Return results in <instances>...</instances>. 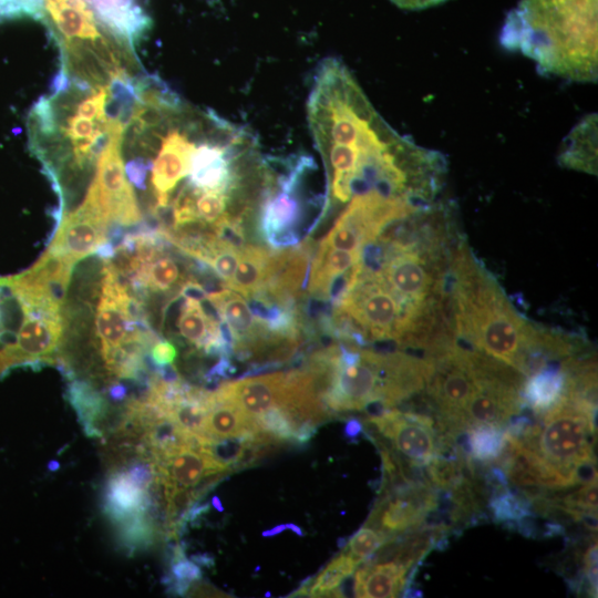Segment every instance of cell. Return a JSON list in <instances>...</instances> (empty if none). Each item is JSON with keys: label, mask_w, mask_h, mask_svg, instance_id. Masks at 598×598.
Here are the masks:
<instances>
[{"label": "cell", "mask_w": 598, "mask_h": 598, "mask_svg": "<svg viewBox=\"0 0 598 598\" xmlns=\"http://www.w3.org/2000/svg\"><path fill=\"white\" fill-rule=\"evenodd\" d=\"M309 130L327 168V196L346 204L350 187L429 176L444 164L441 153L395 132L377 112L355 78L337 58L318 66L307 103Z\"/></svg>", "instance_id": "obj_1"}, {"label": "cell", "mask_w": 598, "mask_h": 598, "mask_svg": "<svg viewBox=\"0 0 598 598\" xmlns=\"http://www.w3.org/2000/svg\"><path fill=\"white\" fill-rule=\"evenodd\" d=\"M450 270L456 338L526 378L560 357L564 340L518 315L466 249L454 252Z\"/></svg>", "instance_id": "obj_2"}, {"label": "cell", "mask_w": 598, "mask_h": 598, "mask_svg": "<svg viewBox=\"0 0 598 598\" xmlns=\"http://www.w3.org/2000/svg\"><path fill=\"white\" fill-rule=\"evenodd\" d=\"M597 0H520L501 44L535 61L538 72L592 83L598 76Z\"/></svg>", "instance_id": "obj_3"}, {"label": "cell", "mask_w": 598, "mask_h": 598, "mask_svg": "<svg viewBox=\"0 0 598 598\" xmlns=\"http://www.w3.org/2000/svg\"><path fill=\"white\" fill-rule=\"evenodd\" d=\"M596 399L566 386L561 398L519 436L506 434L515 443L525 487L565 489L582 484V468L596 463Z\"/></svg>", "instance_id": "obj_4"}, {"label": "cell", "mask_w": 598, "mask_h": 598, "mask_svg": "<svg viewBox=\"0 0 598 598\" xmlns=\"http://www.w3.org/2000/svg\"><path fill=\"white\" fill-rule=\"evenodd\" d=\"M336 309L372 340L405 343L412 333V322L395 295L379 274L362 268Z\"/></svg>", "instance_id": "obj_5"}, {"label": "cell", "mask_w": 598, "mask_h": 598, "mask_svg": "<svg viewBox=\"0 0 598 598\" xmlns=\"http://www.w3.org/2000/svg\"><path fill=\"white\" fill-rule=\"evenodd\" d=\"M124 131L122 118L114 117L107 141L97 156L95 177L87 190L110 223L131 226L141 220L142 214L121 157Z\"/></svg>", "instance_id": "obj_6"}, {"label": "cell", "mask_w": 598, "mask_h": 598, "mask_svg": "<svg viewBox=\"0 0 598 598\" xmlns=\"http://www.w3.org/2000/svg\"><path fill=\"white\" fill-rule=\"evenodd\" d=\"M362 423L386 440L390 451L413 466L424 467L439 453L442 432L434 419L426 414L392 408L380 416L365 417Z\"/></svg>", "instance_id": "obj_7"}, {"label": "cell", "mask_w": 598, "mask_h": 598, "mask_svg": "<svg viewBox=\"0 0 598 598\" xmlns=\"http://www.w3.org/2000/svg\"><path fill=\"white\" fill-rule=\"evenodd\" d=\"M74 262L47 250L29 270L0 279L22 309L61 313Z\"/></svg>", "instance_id": "obj_8"}, {"label": "cell", "mask_w": 598, "mask_h": 598, "mask_svg": "<svg viewBox=\"0 0 598 598\" xmlns=\"http://www.w3.org/2000/svg\"><path fill=\"white\" fill-rule=\"evenodd\" d=\"M382 491L365 526L391 537L421 527L439 506V493L430 483H401Z\"/></svg>", "instance_id": "obj_9"}, {"label": "cell", "mask_w": 598, "mask_h": 598, "mask_svg": "<svg viewBox=\"0 0 598 598\" xmlns=\"http://www.w3.org/2000/svg\"><path fill=\"white\" fill-rule=\"evenodd\" d=\"M22 312L23 320L14 342L0 350V374L18 364L56 361L53 353L62 338L61 313L31 309H22Z\"/></svg>", "instance_id": "obj_10"}, {"label": "cell", "mask_w": 598, "mask_h": 598, "mask_svg": "<svg viewBox=\"0 0 598 598\" xmlns=\"http://www.w3.org/2000/svg\"><path fill=\"white\" fill-rule=\"evenodd\" d=\"M110 220L94 196L87 192L84 202L68 214L56 230L49 250L66 257L74 264L96 254L109 243Z\"/></svg>", "instance_id": "obj_11"}, {"label": "cell", "mask_w": 598, "mask_h": 598, "mask_svg": "<svg viewBox=\"0 0 598 598\" xmlns=\"http://www.w3.org/2000/svg\"><path fill=\"white\" fill-rule=\"evenodd\" d=\"M380 392L378 351L361 350V358L357 363L348 367L339 364L323 403L331 415L361 411L369 402L380 401Z\"/></svg>", "instance_id": "obj_12"}, {"label": "cell", "mask_w": 598, "mask_h": 598, "mask_svg": "<svg viewBox=\"0 0 598 598\" xmlns=\"http://www.w3.org/2000/svg\"><path fill=\"white\" fill-rule=\"evenodd\" d=\"M216 400L234 403L244 413L256 417L272 409H283L286 403V373L240 378L225 382L212 391Z\"/></svg>", "instance_id": "obj_13"}, {"label": "cell", "mask_w": 598, "mask_h": 598, "mask_svg": "<svg viewBox=\"0 0 598 598\" xmlns=\"http://www.w3.org/2000/svg\"><path fill=\"white\" fill-rule=\"evenodd\" d=\"M155 480L165 486L195 488L204 480L216 474H228V466L210 454L194 448H184L169 455L152 460Z\"/></svg>", "instance_id": "obj_14"}, {"label": "cell", "mask_w": 598, "mask_h": 598, "mask_svg": "<svg viewBox=\"0 0 598 598\" xmlns=\"http://www.w3.org/2000/svg\"><path fill=\"white\" fill-rule=\"evenodd\" d=\"M62 42L99 43L104 38L85 0H43Z\"/></svg>", "instance_id": "obj_15"}, {"label": "cell", "mask_w": 598, "mask_h": 598, "mask_svg": "<svg viewBox=\"0 0 598 598\" xmlns=\"http://www.w3.org/2000/svg\"><path fill=\"white\" fill-rule=\"evenodd\" d=\"M412 565L398 558L368 563L357 569L353 594L361 598H389L399 596L405 588Z\"/></svg>", "instance_id": "obj_16"}, {"label": "cell", "mask_w": 598, "mask_h": 598, "mask_svg": "<svg viewBox=\"0 0 598 598\" xmlns=\"http://www.w3.org/2000/svg\"><path fill=\"white\" fill-rule=\"evenodd\" d=\"M100 21L120 41L133 49L151 20L133 0H85Z\"/></svg>", "instance_id": "obj_17"}, {"label": "cell", "mask_w": 598, "mask_h": 598, "mask_svg": "<svg viewBox=\"0 0 598 598\" xmlns=\"http://www.w3.org/2000/svg\"><path fill=\"white\" fill-rule=\"evenodd\" d=\"M210 402L205 421V434L212 441L254 439L266 433L255 417L244 413L234 403L214 399L212 391Z\"/></svg>", "instance_id": "obj_18"}, {"label": "cell", "mask_w": 598, "mask_h": 598, "mask_svg": "<svg viewBox=\"0 0 598 598\" xmlns=\"http://www.w3.org/2000/svg\"><path fill=\"white\" fill-rule=\"evenodd\" d=\"M559 163L566 167L597 173V114L581 120L568 134L559 153Z\"/></svg>", "instance_id": "obj_19"}, {"label": "cell", "mask_w": 598, "mask_h": 598, "mask_svg": "<svg viewBox=\"0 0 598 598\" xmlns=\"http://www.w3.org/2000/svg\"><path fill=\"white\" fill-rule=\"evenodd\" d=\"M147 493L125 471H114L107 483L105 509L120 522L144 515Z\"/></svg>", "instance_id": "obj_20"}, {"label": "cell", "mask_w": 598, "mask_h": 598, "mask_svg": "<svg viewBox=\"0 0 598 598\" xmlns=\"http://www.w3.org/2000/svg\"><path fill=\"white\" fill-rule=\"evenodd\" d=\"M566 383L564 365L547 364L524 380L522 394L525 405L536 414L547 411L561 398Z\"/></svg>", "instance_id": "obj_21"}, {"label": "cell", "mask_w": 598, "mask_h": 598, "mask_svg": "<svg viewBox=\"0 0 598 598\" xmlns=\"http://www.w3.org/2000/svg\"><path fill=\"white\" fill-rule=\"evenodd\" d=\"M270 252L262 247L245 245L226 288L245 297L252 296L264 283Z\"/></svg>", "instance_id": "obj_22"}, {"label": "cell", "mask_w": 598, "mask_h": 598, "mask_svg": "<svg viewBox=\"0 0 598 598\" xmlns=\"http://www.w3.org/2000/svg\"><path fill=\"white\" fill-rule=\"evenodd\" d=\"M360 566L344 550L333 558L311 581H308L307 589L309 597H341V582L351 576L355 568Z\"/></svg>", "instance_id": "obj_23"}, {"label": "cell", "mask_w": 598, "mask_h": 598, "mask_svg": "<svg viewBox=\"0 0 598 598\" xmlns=\"http://www.w3.org/2000/svg\"><path fill=\"white\" fill-rule=\"evenodd\" d=\"M468 454L472 460L482 463L497 462L505 445V427L478 425L466 431Z\"/></svg>", "instance_id": "obj_24"}, {"label": "cell", "mask_w": 598, "mask_h": 598, "mask_svg": "<svg viewBox=\"0 0 598 598\" xmlns=\"http://www.w3.org/2000/svg\"><path fill=\"white\" fill-rule=\"evenodd\" d=\"M69 400L84 425V431L90 435H101L97 424L105 411L103 398L86 383L74 381L69 388Z\"/></svg>", "instance_id": "obj_25"}, {"label": "cell", "mask_w": 598, "mask_h": 598, "mask_svg": "<svg viewBox=\"0 0 598 598\" xmlns=\"http://www.w3.org/2000/svg\"><path fill=\"white\" fill-rule=\"evenodd\" d=\"M488 507L497 523L518 524L532 517V503L525 494H516L508 487L498 488L488 499Z\"/></svg>", "instance_id": "obj_26"}, {"label": "cell", "mask_w": 598, "mask_h": 598, "mask_svg": "<svg viewBox=\"0 0 598 598\" xmlns=\"http://www.w3.org/2000/svg\"><path fill=\"white\" fill-rule=\"evenodd\" d=\"M393 538L395 537L364 525L348 540L343 550L361 565Z\"/></svg>", "instance_id": "obj_27"}, {"label": "cell", "mask_w": 598, "mask_h": 598, "mask_svg": "<svg viewBox=\"0 0 598 598\" xmlns=\"http://www.w3.org/2000/svg\"><path fill=\"white\" fill-rule=\"evenodd\" d=\"M239 257L240 250L226 245L215 237L202 261L206 262L226 285L234 276Z\"/></svg>", "instance_id": "obj_28"}, {"label": "cell", "mask_w": 598, "mask_h": 598, "mask_svg": "<svg viewBox=\"0 0 598 598\" xmlns=\"http://www.w3.org/2000/svg\"><path fill=\"white\" fill-rule=\"evenodd\" d=\"M260 429L281 442H293L297 424L281 408H272L255 417Z\"/></svg>", "instance_id": "obj_29"}, {"label": "cell", "mask_w": 598, "mask_h": 598, "mask_svg": "<svg viewBox=\"0 0 598 598\" xmlns=\"http://www.w3.org/2000/svg\"><path fill=\"white\" fill-rule=\"evenodd\" d=\"M200 577L198 564L187 559L183 554L172 559L171 575L166 582L174 594L184 595Z\"/></svg>", "instance_id": "obj_30"}, {"label": "cell", "mask_w": 598, "mask_h": 598, "mask_svg": "<svg viewBox=\"0 0 598 598\" xmlns=\"http://www.w3.org/2000/svg\"><path fill=\"white\" fill-rule=\"evenodd\" d=\"M24 17L44 20L43 0H0V21Z\"/></svg>", "instance_id": "obj_31"}, {"label": "cell", "mask_w": 598, "mask_h": 598, "mask_svg": "<svg viewBox=\"0 0 598 598\" xmlns=\"http://www.w3.org/2000/svg\"><path fill=\"white\" fill-rule=\"evenodd\" d=\"M321 243L329 247L351 252H361V249L364 246L358 234L351 227L338 219Z\"/></svg>", "instance_id": "obj_32"}, {"label": "cell", "mask_w": 598, "mask_h": 598, "mask_svg": "<svg viewBox=\"0 0 598 598\" xmlns=\"http://www.w3.org/2000/svg\"><path fill=\"white\" fill-rule=\"evenodd\" d=\"M176 357V347L168 340L158 339L150 350V358L156 368L172 364Z\"/></svg>", "instance_id": "obj_33"}, {"label": "cell", "mask_w": 598, "mask_h": 598, "mask_svg": "<svg viewBox=\"0 0 598 598\" xmlns=\"http://www.w3.org/2000/svg\"><path fill=\"white\" fill-rule=\"evenodd\" d=\"M178 295L184 299L203 301L207 298L208 292L197 280L188 278L179 287Z\"/></svg>", "instance_id": "obj_34"}, {"label": "cell", "mask_w": 598, "mask_h": 598, "mask_svg": "<svg viewBox=\"0 0 598 598\" xmlns=\"http://www.w3.org/2000/svg\"><path fill=\"white\" fill-rule=\"evenodd\" d=\"M392 3L404 10H423L437 6L445 0H390Z\"/></svg>", "instance_id": "obj_35"}, {"label": "cell", "mask_w": 598, "mask_h": 598, "mask_svg": "<svg viewBox=\"0 0 598 598\" xmlns=\"http://www.w3.org/2000/svg\"><path fill=\"white\" fill-rule=\"evenodd\" d=\"M186 594L194 597H229V595L208 584H195Z\"/></svg>", "instance_id": "obj_36"}, {"label": "cell", "mask_w": 598, "mask_h": 598, "mask_svg": "<svg viewBox=\"0 0 598 598\" xmlns=\"http://www.w3.org/2000/svg\"><path fill=\"white\" fill-rule=\"evenodd\" d=\"M363 431V423L359 419H349L344 426V435L350 439L357 437Z\"/></svg>", "instance_id": "obj_37"}, {"label": "cell", "mask_w": 598, "mask_h": 598, "mask_svg": "<svg viewBox=\"0 0 598 598\" xmlns=\"http://www.w3.org/2000/svg\"><path fill=\"white\" fill-rule=\"evenodd\" d=\"M287 528H286V524H280V525H277L268 530H264L262 532V536L264 537H271V536H276L282 532H285Z\"/></svg>", "instance_id": "obj_38"}, {"label": "cell", "mask_w": 598, "mask_h": 598, "mask_svg": "<svg viewBox=\"0 0 598 598\" xmlns=\"http://www.w3.org/2000/svg\"><path fill=\"white\" fill-rule=\"evenodd\" d=\"M3 288L4 287L0 283V339L3 336V333L6 332V327L3 324L2 308H1L2 299H4V295L2 296Z\"/></svg>", "instance_id": "obj_39"}, {"label": "cell", "mask_w": 598, "mask_h": 598, "mask_svg": "<svg viewBox=\"0 0 598 598\" xmlns=\"http://www.w3.org/2000/svg\"><path fill=\"white\" fill-rule=\"evenodd\" d=\"M286 528L290 529L291 532H293L298 536H303V530L301 529V527H299L298 525H296L293 523H287Z\"/></svg>", "instance_id": "obj_40"}, {"label": "cell", "mask_w": 598, "mask_h": 598, "mask_svg": "<svg viewBox=\"0 0 598 598\" xmlns=\"http://www.w3.org/2000/svg\"><path fill=\"white\" fill-rule=\"evenodd\" d=\"M212 505H213L218 512H224V506H223L221 501L219 499L218 496H213V498H212Z\"/></svg>", "instance_id": "obj_41"}]
</instances>
